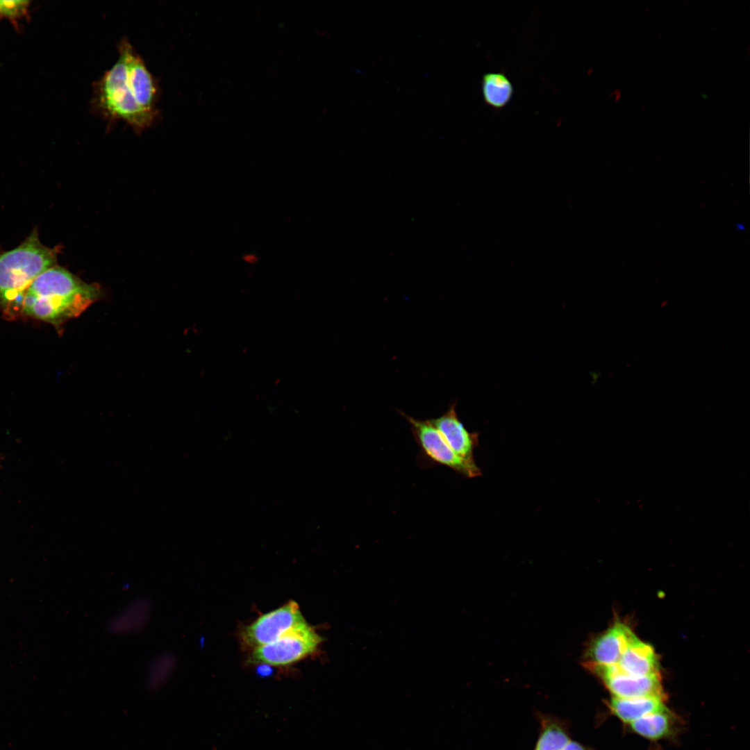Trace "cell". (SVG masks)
<instances>
[{"label":"cell","mask_w":750,"mask_h":750,"mask_svg":"<svg viewBox=\"0 0 750 750\" xmlns=\"http://www.w3.org/2000/svg\"><path fill=\"white\" fill-rule=\"evenodd\" d=\"M102 295L98 284L85 283L55 265L38 276L26 289L22 315L47 322L60 333L67 321L78 317Z\"/></svg>","instance_id":"cell-1"},{"label":"cell","mask_w":750,"mask_h":750,"mask_svg":"<svg viewBox=\"0 0 750 750\" xmlns=\"http://www.w3.org/2000/svg\"><path fill=\"white\" fill-rule=\"evenodd\" d=\"M58 250L44 246L34 230L17 248L0 253V309L8 319L22 316L24 293L32 282L56 265Z\"/></svg>","instance_id":"cell-2"},{"label":"cell","mask_w":750,"mask_h":750,"mask_svg":"<svg viewBox=\"0 0 750 750\" xmlns=\"http://www.w3.org/2000/svg\"><path fill=\"white\" fill-rule=\"evenodd\" d=\"M91 108L94 112L111 124L122 121L136 133L151 128L160 114L143 109L136 101L127 81L126 67L123 56L93 83Z\"/></svg>","instance_id":"cell-3"},{"label":"cell","mask_w":750,"mask_h":750,"mask_svg":"<svg viewBox=\"0 0 750 750\" xmlns=\"http://www.w3.org/2000/svg\"><path fill=\"white\" fill-rule=\"evenodd\" d=\"M323 638L308 623L292 629L276 640L253 649L249 662L284 666L314 653Z\"/></svg>","instance_id":"cell-4"},{"label":"cell","mask_w":750,"mask_h":750,"mask_svg":"<svg viewBox=\"0 0 750 750\" xmlns=\"http://www.w3.org/2000/svg\"><path fill=\"white\" fill-rule=\"evenodd\" d=\"M399 413L409 423L422 455L426 460L447 467L467 478L481 475L476 464H470L458 456L428 419H417L401 411Z\"/></svg>","instance_id":"cell-5"},{"label":"cell","mask_w":750,"mask_h":750,"mask_svg":"<svg viewBox=\"0 0 750 750\" xmlns=\"http://www.w3.org/2000/svg\"><path fill=\"white\" fill-rule=\"evenodd\" d=\"M307 622L294 601L260 616L241 632L243 643L253 649L271 643Z\"/></svg>","instance_id":"cell-6"},{"label":"cell","mask_w":750,"mask_h":750,"mask_svg":"<svg viewBox=\"0 0 750 750\" xmlns=\"http://www.w3.org/2000/svg\"><path fill=\"white\" fill-rule=\"evenodd\" d=\"M117 49L124 58L128 84L136 101L145 110L160 114L159 85L145 62L126 38L119 41Z\"/></svg>","instance_id":"cell-7"},{"label":"cell","mask_w":750,"mask_h":750,"mask_svg":"<svg viewBox=\"0 0 750 750\" xmlns=\"http://www.w3.org/2000/svg\"><path fill=\"white\" fill-rule=\"evenodd\" d=\"M586 666L602 681L612 697H655L665 699L660 674L635 676L622 672L616 665L606 666L586 664Z\"/></svg>","instance_id":"cell-8"},{"label":"cell","mask_w":750,"mask_h":750,"mask_svg":"<svg viewBox=\"0 0 750 750\" xmlns=\"http://www.w3.org/2000/svg\"><path fill=\"white\" fill-rule=\"evenodd\" d=\"M636 638L633 631L626 624L615 622L591 642L587 651L586 664L606 666L617 665Z\"/></svg>","instance_id":"cell-9"},{"label":"cell","mask_w":750,"mask_h":750,"mask_svg":"<svg viewBox=\"0 0 750 750\" xmlns=\"http://www.w3.org/2000/svg\"><path fill=\"white\" fill-rule=\"evenodd\" d=\"M456 403L451 404L441 416L428 419L441 433L452 450L461 458L475 465L474 451L478 446V433L469 432L460 421Z\"/></svg>","instance_id":"cell-10"},{"label":"cell","mask_w":750,"mask_h":750,"mask_svg":"<svg viewBox=\"0 0 750 750\" xmlns=\"http://www.w3.org/2000/svg\"><path fill=\"white\" fill-rule=\"evenodd\" d=\"M624 673L635 676L660 674L654 649L638 637L631 642L616 665Z\"/></svg>","instance_id":"cell-11"},{"label":"cell","mask_w":750,"mask_h":750,"mask_svg":"<svg viewBox=\"0 0 750 750\" xmlns=\"http://www.w3.org/2000/svg\"><path fill=\"white\" fill-rule=\"evenodd\" d=\"M152 603L146 597L138 598L129 603L108 623V630L115 635H128L141 631L148 623Z\"/></svg>","instance_id":"cell-12"},{"label":"cell","mask_w":750,"mask_h":750,"mask_svg":"<svg viewBox=\"0 0 750 750\" xmlns=\"http://www.w3.org/2000/svg\"><path fill=\"white\" fill-rule=\"evenodd\" d=\"M665 699L647 697L618 698L612 697L607 703L610 711L622 722L630 724L648 714L663 710L667 707Z\"/></svg>","instance_id":"cell-13"},{"label":"cell","mask_w":750,"mask_h":750,"mask_svg":"<svg viewBox=\"0 0 750 750\" xmlns=\"http://www.w3.org/2000/svg\"><path fill=\"white\" fill-rule=\"evenodd\" d=\"M632 731L646 739L658 740L672 735L675 726V717L666 708L648 714L629 724Z\"/></svg>","instance_id":"cell-14"},{"label":"cell","mask_w":750,"mask_h":750,"mask_svg":"<svg viewBox=\"0 0 750 750\" xmlns=\"http://www.w3.org/2000/svg\"><path fill=\"white\" fill-rule=\"evenodd\" d=\"M538 718L540 731L534 750H562L571 740L567 722L545 714Z\"/></svg>","instance_id":"cell-15"},{"label":"cell","mask_w":750,"mask_h":750,"mask_svg":"<svg viewBox=\"0 0 750 750\" xmlns=\"http://www.w3.org/2000/svg\"><path fill=\"white\" fill-rule=\"evenodd\" d=\"M481 90L485 103L496 110L505 107L514 93L511 81L501 72L485 74L482 78Z\"/></svg>","instance_id":"cell-16"},{"label":"cell","mask_w":750,"mask_h":750,"mask_svg":"<svg viewBox=\"0 0 750 750\" xmlns=\"http://www.w3.org/2000/svg\"><path fill=\"white\" fill-rule=\"evenodd\" d=\"M30 3L29 1L24 0H0V19L9 20L18 28L20 21L29 16Z\"/></svg>","instance_id":"cell-17"},{"label":"cell","mask_w":750,"mask_h":750,"mask_svg":"<svg viewBox=\"0 0 750 750\" xmlns=\"http://www.w3.org/2000/svg\"><path fill=\"white\" fill-rule=\"evenodd\" d=\"M176 664V658L170 652H165L156 656L149 667L151 680L153 683L164 680L173 671Z\"/></svg>","instance_id":"cell-18"},{"label":"cell","mask_w":750,"mask_h":750,"mask_svg":"<svg viewBox=\"0 0 750 750\" xmlns=\"http://www.w3.org/2000/svg\"><path fill=\"white\" fill-rule=\"evenodd\" d=\"M562 750H590L588 747L583 744L570 740Z\"/></svg>","instance_id":"cell-19"}]
</instances>
